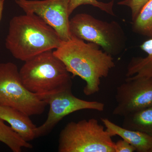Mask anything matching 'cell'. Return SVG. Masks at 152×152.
<instances>
[{
  "mask_svg": "<svg viewBox=\"0 0 152 152\" xmlns=\"http://www.w3.org/2000/svg\"><path fill=\"white\" fill-rule=\"evenodd\" d=\"M100 48L96 44L72 36L69 40L62 41L53 51L70 73L86 82L83 93L86 96L98 92L101 79L107 77L115 66L113 56Z\"/></svg>",
  "mask_w": 152,
  "mask_h": 152,
  "instance_id": "cell-1",
  "label": "cell"
},
{
  "mask_svg": "<svg viewBox=\"0 0 152 152\" xmlns=\"http://www.w3.org/2000/svg\"><path fill=\"white\" fill-rule=\"evenodd\" d=\"M61 42L55 30L40 17L25 13L10 21L5 46L15 58L25 62L55 50Z\"/></svg>",
  "mask_w": 152,
  "mask_h": 152,
  "instance_id": "cell-2",
  "label": "cell"
},
{
  "mask_svg": "<svg viewBox=\"0 0 152 152\" xmlns=\"http://www.w3.org/2000/svg\"><path fill=\"white\" fill-rule=\"evenodd\" d=\"M24 62L19 70L22 83L28 91L42 99L46 101L52 95L72 90L70 73L53 50Z\"/></svg>",
  "mask_w": 152,
  "mask_h": 152,
  "instance_id": "cell-3",
  "label": "cell"
},
{
  "mask_svg": "<svg viewBox=\"0 0 152 152\" xmlns=\"http://www.w3.org/2000/svg\"><path fill=\"white\" fill-rule=\"evenodd\" d=\"M113 135L97 120L68 123L60 132L59 152H115Z\"/></svg>",
  "mask_w": 152,
  "mask_h": 152,
  "instance_id": "cell-4",
  "label": "cell"
},
{
  "mask_svg": "<svg viewBox=\"0 0 152 152\" xmlns=\"http://www.w3.org/2000/svg\"><path fill=\"white\" fill-rule=\"evenodd\" d=\"M71 36L99 46L104 51L117 56L126 45L124 31L118 22L104 21L86 13L76 15L69 20Z\"/></svg>",
  "mask_w": 152,
  "mask_h": 152,
  "instance_id": "cell-5",
  "label": "cell"
},
{
  "mask_svg": "<svg viewBox=\"0 0 152 152\" xmlns=\"http://www.w3.org/2000/svg\"><path fill=\"white\" fill-rule=\"evenodd\" d=\"M47 105L46 101L23 85L15 64L0 63V106L13 108L31 116L42 114Z\"/></svg>",
  "mask_w": 152,
  "mask_h": 152,
  "instance_id": "cell-6",
  "label": "cell"
},
{
  "mask_svg": "<svg viewBox=\"0 0 152 152\" xmlns=\"http://www.w3.org/2000/svg\"><path fill=\"white\" fill-rule=\"evenodd\" d=\"M49 105L48 118L40 126L37 127L36 137H44L50 134L60 121L69 114L82 110L102 112L105 105L97 101H88L76 97L72 90L52 95L46 99Z\"/></svg>",
  "mask_w": 152,
  "mask_h": 152,
  "instance_id": "cell-7",
  "label": "cell"
},
{
  "mask_svg": "<svg viewBox=\"0 0 152 152\" xmlns=\"http://www.w3.org/2000/svg\"><path fill=\"white\" fill-rule=\"evenodd\" d=\"M115 115L125 117L152 106V78L127 77L118 87Z\"/></svg>",
  "mask_w": 152,
  "mask_h": 152,
  "instance_id": "cell-8",
  "label": "cell"
},
{
  "mask_svg": "<svg viewBox=\"0 0 152 152\" xmlns=\"http://www.w3.org/2000/svg\"><path fill=\"white\" fill-rule=\"evenodd\" d=\"M26 13L37 15L55 30L62 41L69 40V0H15Z\"/></svg>",
  "mask_w": 152,
  "mask_h": 152,
  "instance_id": "cell-9",
  "label": "cell"
},
{
  "mask_svg": "<svg viewBox=\"0 0 152 152\" xmlns=\"http://www.w3.org/2000/svg\"><path fill=\"white\" fill-rule=\"evenodd\" d=\"M29 117L17 109L0 106V118L8 123L16 133L28 142L36 138L37 127Z\"/></svg>",
  "mask_w": 152,
  "mask_h": 152,
  "instance_id": "cell-10",
  "label": "cell"
},
{
  "mask_svg": "<svg viewBox=\"0 0 152 152\" xmlns=\"http://www.w3.org/2000/svg\"><path fill=\"white\" fill-rule=\"evenodd\" d=\"M105 127L114 136H118L134 147L136 151L152 152V137L139 131L120 126L107 118H101Z\"/></svg>",
  "mask_w": 152,
  "mask_h": 152,
  "instance_id": "cell-11",
  "label": "cell"
},
{
  "mask_svg": "<svg viewBox=\"0 0 152 152\" xmlns=\"http://www.w3.org/2000/svg\"><path fill=\"white\" fill-rule=\"evenodd\" d=\"M140 47L148 56L132 58L127 67V77L152 78V38L145 41Z\"/></svg>",
  "mask_w": 152,
  "mask_h": 152,
  "instance_id": "cell-12",
  "label": "cell"
},
{
  "mask_svg": "<svg viewBox=\"0 0 152 152\" xmlns=\"http://www.w3.org/2000/svg\"><path fill=\"white\" fill-rule=\"evenodd\" d=\"M123 127L152 137V106L124 117Z\"/></svg>",
  "mask_w": 152,
  "mask_h": 152,
  "instance_id": "cell-13",
  "label": "cell"
},
{
  "mask_svg": "<svg viewBox=\"0 0 152 152\" xmlns=\"http://www.w3.org/2000/svg\"><path fill=\"white\" fill-rule=\"evenodd\" d=\"M0 142L3 143L13 152H21L22 148L31 149L32 145L24 140L10 126L6 124L0 118Z\"/></svg>",
  "mask_w": 152,
  "mask_h": 152,
  "instance_id": "cell-14",
  "label": "cell"
},
{
  "mask_svg": "<svg viewBox=\"0 0 152 152\" xmlns=\"http://www.w3.org/2000/svg\"><path fill=\"white\" fill-rule=\"evenodd\" d=\"M133 31L141 35L152 37V0L145 5L132 21Z\"/></svg>",
  "mask_w": 152,
  "mask_h": 152,
  "instance_id": "cell-15",
  "label": "cell"
},
{
  "mask_svg": "<svg viewBox=\"0 0 152 152\" xmlns=\"http://www.w3.org/2000/svg\"><path fill=\"white\" fill-rule=\"evenodd\" d=\"M113 0L107 3L99 1L97 0H69L68 12L70 16L74 10L80 6L90 5L99 9L111 15L115 16L113 10Z\"/></svg>",
  "mask_w": 152,
  "mask_h": 152,
  "instance_id": "cell-16",
  "label": "cell"
},
{
  "mask_svg": "<svg viewBox=\"0 0 152 152\" xmlns=\"http://www.w3.org/2000/svg\"><path fill=\"white\" fill-rule=\"evenodd\" d=\"M150 0H124L118 3L119 5L127 6L132 12V20H134L142 9Z\"/></svg>",
  "mask_w": 152,
  "mask_h": 152,
  "instance_id": "cell-17",
  "label": "cell"
},
{
  "mask_svg": "<svg viewBox=\"0 0 152 152\" xmlns=\"http://www.w3.org/2000/svg\"><path fill=\"white\" fill-rule=\"evenodd\" d=\"M115 152H134L136 151L134 147L124 139L115 143Z\"/></svg>",
  "mask_w": 152,
  "mask_h": 152,
  "instance_id": "cell-18",
  "label": "cell"
},
{
  "mask_svg": "<svg viewBox=\"0 0 152 152\" xmlns=\"http://www.w3.org/2000/svg\"><path fill=\"white\" fill-rule=\"evenodd\" d=\"M5 0H0V22L2 18Z\"/></svg>",
  "mask_w": 152,
  "mask_h": 152,
  "instance_id": "cell-19",
  "label": "cell"
}]
</instances>
